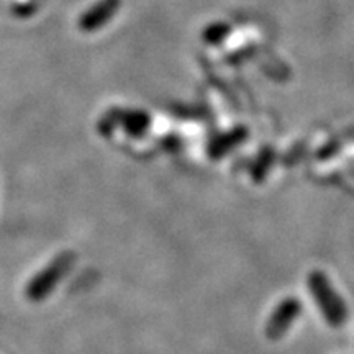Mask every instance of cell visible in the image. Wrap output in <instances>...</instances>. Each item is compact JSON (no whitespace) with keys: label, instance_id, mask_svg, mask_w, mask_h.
Returning a JSON list of instances; mask_svg holds the SVG:
<instances>
[{"label":"cell","instance_id":"obj_1","mask_svg":"<svg viewBox=\"0 0 354 354\" xmlns=\"http://www.w3.org/2000/svg\"><path fill=\"white\" fill-rule=\"evenodd\" d=\"M308 289L312 297L317 300L323 318L331 326H342L348 320V308L343 299L336 294L330 279L322 271H312L308 276Z\"/></svg>","mask_w":354,"mask_h":354},{"label":"cell","instance_id":"obj_2","mask_svg":"<svg viewBox=\"0 0 354 354\" xmlns=\"http://www.w3.org/2000/svg\"><path fill=\"white\" fill-rule=\"evenodd\" d=\"M74 263H76V254L73 251H66L56 256L43 271H39L32 281L26 284L25 295L26 299L32 300V302H41L56 289V286L59 284L61 279L71 271Z\"/></svg>","mask_w":354,"mask_h":354},{"label":"cell","instance_id":"obj_3","mask_svg":"<svg viewBox=\"0 0 354 354\" xmlns=\"http://www.w3.org/2000/svg\"><path fill=\"white\" fill-rule=\"evenodd\" d=\"M300 312H302V304L295 297L282 300L272 312V315L269 317L268 323H266V336L272 342L282 338L290 330V326L294 325V322L297 320Z\"/></svg>","mask_w":354,"mask_h":354},{"label":"cell","instance_id":"obj_4","mask_svg":"<svg viewBox=\"0 0 354 354\" xmlns=\"http://www.w3.org/2000/svg\"><path fill=\"white\" fill-rule=\"evenodd\" d=\"M118 7H120V0H100L99 3H95L94 7L84 13L82 19L79 20V26L84 32H94L112 19Z\"/></svg>","mask_w":354,"mask_h":354}]
</instances>
